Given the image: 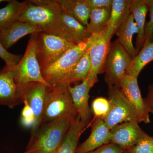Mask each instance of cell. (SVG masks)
Here are the masks:
<instances>
[{
    "instance_id": "1",
    "label": "cell",
    "mask_w": 153,
    "mask_h": 153,
    "mask_svg": "<svg viewBox=\"0 0 153 153\" xmlns=\"http://www.w3.org/2000/svg\"><path fill=\"white\" fill-rule=\"evenodd\" d=\"M61 12L57 0L25 1L16 21L33 24L42 32L60 36Z\"/></svg>"
},
{
    "instance_id": "2",
    "label": "cell",
    "mask_w": 153,
    "mask_h": 153,
    "mask_svg": "<svg viewBox=\"0 0 153 153\" xmlns=\"http://www.w3.org/2000/svg\"><path fill=\"white\" fill-rule=\"evenodd\" d=\"M75 119L65 117L41 123L31 131L24 153H55Z\"/></svg>"
},
{
    "instance_id": "3",
    "label": "cell",
    "mask_w": 153,
    "mask_h": 153,
    "mask_svg": "<svg viewBox=\"0 0 153 153\" xmlns=\"http://www.w3.org/2000/svg\"><path fill=\"white\" fill-rule=\"evenodd\" d=\"M89 47V38L85 42L75 45L53 63L41 68L44 80L51 86L63 83Z\"/></svg>"
},
{
    "instance_id": "4",
    "label": "cell",
    "mask_w": 153,
    "mask_h": 153,
    "mask_svg": "<svg viewBox=\"0 0 153 153\" xmlns=\"http://www.w3.org/2000/svg\"><path fill=\"white\" fill-rule=\"evenodd\" d=\"M68 85L59 83L48 88L41 123L63 118L77 117L78 114L73 105Z\"/></svg>"
},
{
    "instance_id": "5",
    "label": "cell",
    "mask_w": 153,
    "mask_h": 153,
    "mask_svg": "<svg viewBox=\"0 0 153 153\" xmlns=\"http://www.w3.org/2000/svg\"><path fill=\"white\" fill-rule=\"evenodd\" d=\"M37 44L35 34L31 35L24 56L19 63L10 67L15 81L19 86L32 82H38L51 87L43 78L36 56Z\"/></svg>"
},
{
    "instance_id": "6",
    "label": "cell",
    "mask_w": 153,
    "mask_h": 153,
    "mask_svg": "<svg viewBox=\"0 0 153 153\" xmlns=\"http://www.w3.org/2000/svg\"><path fill=\"white\" fill-rule=\"evenodd\" d=\"M108 97L109 111L103 120L110 129L127 122L134 121L139 123L135 110L124 95L120 86L108 87Z\"/></svg>"
},
{
    "instance_id": "7",
    "label": "cell",
    "mask_w": 153,
    "mask_h": 153,
    "mask_svg": "<svg viewBox=\"0 0 153 153\" xmlns=\"http://www.w3.org/2000/svg\"><path fill=\"white\" fill-rule=\"evenodd\" d=\"M36 56L41 68L55 61L68 49L76 45L70 44L60 36L40 32L35 33Z\"/></svg>"
},
{
    "instance_id": "8",
    "label": "cell",
    "mask_w": 153,
    "mask_h": 153,
    "mask_svg": "<svg viewBox=\"0 0 153 153\" xmlns=\"http://www.w3.org/2000/svg\"><path fill=\"white\" fill-rule=\"evenodd\" d=\"M132 58L117 40L111 44L104 72L108 87L120 86L121 79L130 66Z\"/></svg>"
},
{
    "instance_id": "9",
    "label": "cell",
    "mask_w": 153,
    "mask_h": 153,
    "mask_svg": "<svg viewBox=\"0 0 153 153\" xmlns=\"http://www.w3.org/2000/svg\"><path fill=\"white\" fill-rule=\"evenodd\" d=\"M89 41L91 66L86 79L92 87L98 82V74L104 72L105 61L111 43L105 39L102 33L99 36H91Z\"/></svg>"
},
{
    "instance_id": "10",
    "label": "cell",
    "mask_w": 153,
    "mask_h": 153,
    "mask_svg": "<svg viewBox=\"0 0 153 153\" xmlns=\"http://www.w3.org/2000/svg\"><path fill=\"white\" fill-rule=\"evenodd\" d=\"M120 86L124 95L135 110L139 123H149V114L152 108L142 97L137 78L125 74L121 79Z\"/></svg>"
},
{
    "instance_id": "11",
    "label": "cell",
    "mask_w": 153,
    "mask_h": 153,
    "mask_svg": "<svg viewBox=\"0 0 153 153\" xmlns=\"http://www.w3.org/2000/svg\"><path fill=\"white\" fill-rule=\"evenodd\" d=\"M20 87L23 102L24 100L27 102L35 116V123L31 128V131H33L42 122L49 87L38 82H30Z\"/></svg>"
},
{
    "instance_id": "12",
    "label": "cell",
    "mask_w": 153,
    "mask_h": 153,
    "mask_svg": "<svg viewBox=\"0 0 153 153\" xmlns=\"http://www.w3.org/2000/svg\"><path fill=\"white\" fill-rule=\"evenodd\" d=\"M136 121L127 122L118 124L111 129V143L126 151L135 145L147 134Z\"/></svg>"
},
{
    "instance_id": "13",
    "label": "cell",
    "mask_w": 153,
    "mask_h": 153,
    "mask_svg": "<svg viewBox=\"0 0 153 153\" xmlns=\"http://www.w3.org/2000/svg\"><path fill=\"white\" fill-rule=\"evenodd\" d=\"M23 103L21 88L10 68L6 66L0 70V105L13 108Z\"/></svg>"
},
{
    "instance_id": "14",
    "label": "cell",
    "mask_w": 153,
    "mask_h": 153,
    "mask_svg": "<svg viewBox=\"0 0 153 153\" xmlns=\"http://www.w3.org/2000/svg\"><path fill=\"white\" fill-rule=\"evenodd\" d=\"M90 136L77 146L75 153H87L111 143V133L103 120L95 118L91 124Z\"/></svg>"
},
{
    "instance_id": "15",
    "label": "cell",
    "mask_w": 153,
    "mask_h": 153,
    "mask_svg": "<svg viewBox=\"0 0 153 153\" xmlns=\"http://www.w3.org/2000/svg\"><path fill=\"white\" fill-rule=\"evenodd\" d=\"M60 37L70 44L77 45L87 41L92 36L87 27L62 10Z\"/></svg>"
},
{
    "instance_id": "16",
    "label": "cell",
    "mask_w": 153,
    "mask_h": 153,
    "mask_svg": "<svg viewBox=\"0 0 153 153\" xmlns=\"http://www.w3.org/2000/svg\"><path fill=\"white\" fill-rule=\"evenodd\" d=\"M91 88L86 79L79 85L68 86L74 108L81 120L84 122L89 123L92 114V111L88 104L89 92Z\"/></svg>"
},
{
    "instance_id": "17",
    "label": "cell",
    "mask_w": 153,
    "mask_h": 153,
    "mask_svg": "<svg viewBox=\"0 0 153 153\" xmlns=\"http://www.w3.org/2000/svg\"><path fill=\"white\" fill-rule=\"evenodd\" d=\"M132 1V0H113L109 20L102 33L108 41H111L118 28L127 20L131 14Z\"/></svg>"
},
{
    "instance_id": "18",
    "label": "cell",
    "mask_w": 153,
    "mask_h": 153,
    "mask_svg": "<svg viewBox=\"0 0 153 153\" xmlns=\"http://www.w3.org/2000/svg\"><path fill=\"white\" fill-rule=\"evenodd\" d=\"M40 32L42 31L33 24L16 21L9 27L0 31V41L7 50L23 37Z\"/></svg>"
},
{
    "instance_id": "19",
    "label": "cell",
    "mask_w": 153,
    "mask_h": 153,
    "mask_svg": "<svg viewBox=\"0 0 153 153\" xmlns=\"http://www.w3.org/2000/svg\"><path fill=\"white\" fill-rule=\"evenodd\" d=\"M88 123L82 121L77 116L72 122L63 141L55 153H75L80 135Z\"/></svg>"
},
{
    "instance_id": "20",
    "label": "cell",
    "mask_w": 153,
    "mask_h": 153,
    "mask_svg": "<svg viewBox=\"0 0 153 153\" xmlns=\"http://www.w3.org/2000/svg\"><path fill=\"white\" fill-rule=\"evenodd\" d=\"M138 33V29L133 15L131 14L127 20L120 26L114 34L117 36L120 44L132 58L137 55L133 44L132 39L134 35Z\"/></svg>"
},
{
    "instance_id": "21",
    "label": "cell",
    "mask_w": 153,
    "mask_h": 153,
    "mask_svg": "<svg viewBox=\"0 0 153 153\" xmlns=\"http://www.w3.org/2000/svg\"><path fill=\"white\" fill-rule=\"evenodd\" d=\"M130 9L131 14L138 29L135 45L138 54L143 47L145 43L146 18L149 9L144 0H132Z\"/></svg>"
},
{
    "instance_id": "22",
    "label": "cell",
    "mask_w": 153,
    "mask_h": 153,
    "mask_svg": "<svg viewBox=\"0 0 153 153\" xmlns=\"http://www.w3.org/2000/svg\"><path fill=\"white\" fill-rule=\"evenodd\" d=\"M62 10L86 27L90 17L88 0H57Z\"/></svg>"
},
{
    "instance_id": "23",
    "label": "cell",
    "mask_w": 153,
    "mask_h": 153,
    "mask_svg": "<svg viewBox=\"0 0 153 153\" xmlns=\"http://www.w3.org/2000/svg\"><path fill=\"white\" fill-rule=\"evenodd\" d=\"M111 10V7L91 9L89 22L86 27L92 36H99L104 32Z\"/></svg>"
},
{
    "instance_id": "24",
    "label": "cell",
    "mask_w": 153,
    "mask_h": 153,
    "mask_svg": "<svg viewBox=\"0 0 153 153\" xmlns=\"http://www.w3.org/2000/svg\"><path fill=\"white\" fill-rule=\"evenodd\" d=\"M153 60V41L143 46L141 50L132 58L130 66L126 74L137 78L141 71L147 64Z\"/></svg>"
},
{
    "instance_id": "25",
    "label": "cell",
    "mask_w": 153,
    "mask_h": 153,
    "mask_svg": "<svg viewBox=\"0 0 153 153\" xmlns=\"http://www.w3.org/2000/svg\"><path fill=\"white\" fill-rule=\"evenodd\" d=\"M91 66V62L88 48L76 63L68 77L63 83H61L70 85L73 82L77 81H82V82L88 76Z\"/></svg>"
},
{
    "instance_id": "26",
    "label": "cell",
    "mask_w": 153,
    "mask_h": 153,
    "mask_svg": "<svg viewBox=\"0 0 153 153\" xmlns=\"http://www.w3.org/2000/svg\"><path fill=\"white\" fill-rule=\"evenodd\" d=\"M24 5L25 1L12 0L4 7L0 9V31L9 27L16 21Z\"/></svg>"
},
{
    "instance_id": "27",
    "label": "cell",
    "mask_w": 153,
    "mask_h": 153,
    "mask_svg": "<svg viewBox=\"0 0 153 153\" xmlns=\"http://www.w3.org/2000/svg\"><path fill=\"white\" fill-rule=\"evenodd\" d=\"M109 102L108 99L102 97L96 98L92 102L91 111L94 118L103 120L107 114L109 109Z\"/></svg>"
},
{
    "instance_id": "28",
    "label": "cell",
    "mask_w": 153,
    "mask_h": 153,
    "mask_svg": "<svg viewBox=\"0 0 153 153\" xmlns=\"http://www.w3.org/2000/svg\"><path fill=\"white\" fill-rule=\"evenodd\" d=\"M126 151L129 153H153V137L147 134L135 145Z\"/></svg>"
},
{
    "instance_id": "29",
    "label": "cell",
    "mask_w": 153,
    "mask_h": 153,
    "mask_svg": "<svg viewBox=\"0 0 153 153\" xmlns=\"http://www.w3.org/2000/svg\"><path fill=\"white\" fill-rule=\"evenodd\" d=\"M23 103L24 107L21 113L20 123L24 127L32 128L35 123L34 113L26 100H24Z\"/></svg>"
},
{
    "instance_id": "30",
    "label": "cell",
    "mask_w": 153,
    "mask_h": 153,
    "mask_svg": "<svg viewBox=\"0 0 153 153\" xmlns=\"http://www.w3.org/2000/svg\"><path fill=\"white\" fill-rule=\"evenodd\" d=\"M149 11L150 20L145 25V43L144 46L153 41V0H144Z\"/></svg>"
},
{
    "instance_id": "31",
    "label": "cell",
    "mask_w": 153,
    "mask_h": 153,
    "mask_svg": "<svg viewBox=\"0 0 153 153\" xmlns=\"http://www.w3.org/2000/svg\"><path fill=\"white\" fill-rule=\"evenodd\" d=\"M22 57V55H15L9 52L0 41V57L5 61L6 66L13 67L19 63Z\"/></svg>"
},
{
    "instance_id": "32",
    "label": "cell",
    "mask_w": 153,
    "mask_h": 153,
    "mask_svg": "<svg viewBox=\"0 0 153 153\" xmlns=\"http://www.w3.org/2000/svg\"><path fill=\"white\" fill-rule=\"evenodd\" d=\"M124 151L119 146L110 143L87 153H123Z\"/></svg>"
},
{
    "instance_id": "33",
    "label": "cell",
    "mask_w": 153,
    "mask_h": 153,
    "mask_svg": "<svg viewBox=\"0 0 153 153\" xmlns=\"http://www.w3.org/2000/svg\"><path fill=\"white\" fill-rule=\"evenodd\" d=\"M91 9H101L112 7L113 0H88Z\"/></svg>"
},
{
    "instance_id": "34",
    "label": "cell",
    "mask_w": 153,
    "mask_h": 153,
    "mask_svg": "<svg viewBox=\"0 0 153 153\" xmlns=\"http://www.w3.org/2000/svg\"><path fill=\"white\" fill-rule=\"evenodd\" d=\"M145 100L153 109V84L149 85L147 96Z\"/></svg>"
},
{
    "instance_id": "35",
    "label": "cell",
    "mask_w": 153,
    "mask_h": 153,
    "mask_svg": "<svg viewBox=\"0 0 153 153\" xmlns=\"http://www.w3.org/2000/svg\"><path fill=\"white\" fill-rule=\"evenodd\" d=\"M6 1V0H0V3L3 2L9 1Z\"/></svg>"
},
{
    "instance_id": "36",
    "label": "cell",
    "mask_w": 153,
    "mask_h": 153,
    "mask_svg": "<svg viewBox=\"0 0 153 153\" xmlns=\"http://www.w3.org/2000/svg\"><path fill=\"white\" fill-rule=\"evenodd\" d=\"M123 153H129L128 152H127V151H124Z\"/></svg>"
},
{
    "instance_id": "37",
    "label": "cell",
    "mask_w": 153,
    "mask_h": 153,
    "mask_svg": "<svg viewBox=\"0 0 153 153\" xmlns=\"http://www.w3.org/2000/svg\"><path fill=\"white\" fill-rule=\"evenodd\" d=\"M151 113H152V114L153 115V109H152V110H151Z\"/></svg>"
}]
</instances>
